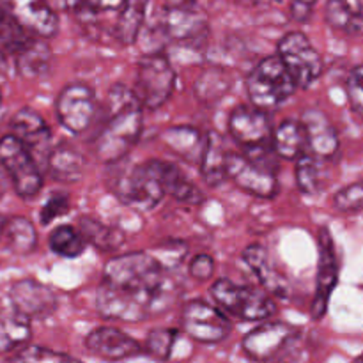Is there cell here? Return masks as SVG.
Here are the masks:
<instances>
[{"label":"cell","instance_id":"6da1fadb","mask_svg":"<svg viewBox=\"0 0 363 363\" xmlns=\"http://www.w3.org/2000/svg\"><path fill=\"white\" fill-rule=\"evenodd\" d=\"M181 284L147 252L116 255L105 264L96 291V308L105 319L138 323L169 312L181 296Z\"/></svg>","mask_w":363,"mask_h":363},{"label":"cell","instance_id":"7a4b0ae2","mask_svg":"<svg viewBox=\"0 0 363 363\" xmlns=\"http://www.w3.org/2000/svg\"><path fill=\"white\" fill-rule=\"evenodd\" d=\"M142 133V106L123 84L108 91V119L94 138V155L103 163H117L137 145Z\"/></svg>","mask_w":363,"mask_h":363},{"label":"cell","instance_id":"3957f363","mask_svg":"<svg viewBox=\"0 0 363 363\" xmlns=\"http://www.w3.org/2000/svg\"><path fill=\"white\" fill-rule=\"evenodd\" d=\"M296 91L293 78L277 55L262 59L247 78L250 105L268 112L286 103Z\"/></svg>","mask_w":363,"mask_h":363},{"label":"cell","instance_id":"277c9868","mask_svg":"<svg viewBox=\"0 0 363 363\" xmlns=\"http://www.w3.org/2000/svg\"><path fill=\"white\" fill-rule=\"evenodd\" d=\"M162 160H147L131 167L117 183V197L137 211H152L165 197Z\"/></svg>","mask_w":363,"mask_h":363},{"label":"cell","instance_id":"5b68a950","mask_svg":"<svg viewBox=\"0 0 363 363\" xmlns=\"http://www.w3.org/2000/svg\"><path fill=\"white\" fill-rule=\"evenodd\" d=\"M176 87V69L163 53H149L137 66L135 89H131L142 108L158 110L169 101Z\"/></svg>","mask_w":363,"mask_h":363},{"label":"cell","instance_id":"8992f818","mask_svg":"<svg viewBox=\"0 0 363 363\" xmlns=\"http://www.w3.org/2000/svg\"><path fill=\"white\" fill-rule=\"evenodd\" d=\"M211 296L223 312L241 321H264L277 311L275 301L268 294L229 279L216 280L211 286Z\"/></svg>","mask_w":363,"mask_h":363},{"label":"cell","instance_id":"52a82bcc","mask_svg":"<svg viewBox=\"0 0 363 363\" xmlns=\"http://www.w3.org/2000/svg\"><path fill=\"white\" fill-rule=\"evenodd\" d=\"M277 57L282 60L296 87H311L323 73L321 53L300 30H291L280 38Z\"/></svg>","mask_w":363,"mask_h":363},{"label":"cell","instance_id":"ba28073f","mask_svg":"<svg viewBox=\"0 0 363 363\" xmlns=\"http://www.w3.org/2000/svg\"><path fill=\"white\" fill-rule=\"evenodd\" d=\"M0 165L11 177L14 191L21 199H32L43 188V176L35 158L13 137L0 138Z\"/></svg>","mask_w":363,"mask_h":363},{"label":"cell","instance_id":"9c48e42d","mask_svg":"<svg viewBox=\"0 0 363 363\" xmlns=\"http://www.w3.org/2000/svg\"><path fill=\"white\" fill-rule=\"evenodd\" d=\"M57 119L60 126L73 135L89 130L96 116V94L84 82L67 84L57 96Z\"/></svg>","mask_w":363,"mask_h":363},{"label":"cell","instance_id":"30bf717a","mask_svg":"<svg viewBox=\"0 0 363 363\" xmlns=\"http://www.w3.org/2000/svg\"><path fill=\"white\" fill-rule=\"evenodd\" d=\"M181 328L202 344H218L233 332V325L222 311L206 301H188L181 311Z\"/></svg>","mask_w":363,"mask_h":363},{"label":"cell","instance_id":"8fae6325","mask_svg":"<svg viewBox=\"0 0 363 363\" xmlns=\"http://www.w3.org/2000/svg\"><path fill=\"white\" fill-rule=\"evenodd\" d=\"M225 172L227 179L233 181L240 190L259 199H273L279 191V181L273 169L252 156L229 152Z\"/></svg>","mask_w":363,"mask_h":363},{"label":"cell","instance_id":"7c38bea8","mask_svg":"<svg viewBox=\"0 0 363 363\" xmlns=\"http://www.w3.org/2000/svg\"><path fill=\"white\" fill-rule=\"evenodd\" d=\"M318 275H315V293L312 301V318H325L330 296L339 284V257H337L335 240L328 227L319 229L318 236Z\"/></svg>","mask_w":363,"mask_h":363},{"label":"cell","instance_id":"4fadbf2b","mask_svg":"<svg viewBox=\"0 0 363 363\" xmlns=\"http://www.w3.org/2000/svg\"><path fill=\"white\" fill-rule=\"evenodd\" d=\"M0 9L35 38L50 39L59 32V16L48 0H0Z\"/></svg>","mask_w":363,"mask_h":363},{"label":"cell","instance_id":"5bb4252c","mask_svg":"<svg viewBox=\"0 0 363 363\" xmlns=\"http://www.w3.org/2000/svg\"><path fill=\"white\" fill-rule=\"evenodd\" d=\"M9 301L13 312L28 321L48 318L59 305L55 291L34 279H23L14 282L9 289Z\"/></svg>","mask_w":363,"mask_h":363},{"label":"cell","instance_id":"9a60e30c","mask_svg":"<svg viewBox=\"0 0 363 363\" xmlns=\"http://www.w3.org/2000/svg\"><path fill=\"white\" fill-rule=\"evenodd\" d=\"M296 337V330L287 323H266L247 333L241 342L243 351L254 362H269L289 346Z\"/></svg>","mask_w":363,"mask_h":363},{"label":"cell","instance_id":"2e32d148","mask_svg":"<svg viewBox=\"0 0 363 363\" xmlns=\"http://www.w3.org/2000/svg\"><path fill=\"white\" fill-rule=\"evenodd\" d=\"M272 123L268 113L252 105H240L229 117V133L248 151L264 147L272 142Z\"/></svg>","mask_w":363,"mask_h":363},{"label":"cell","instance_id":"e0dca14e","mask_svg":"<svg viewBox=\"0 0 363 363\" xmlns=\"http://www.w3.org/2000/svg\"><path fill=\"white\" fill-rule=\"evenodd\" d=\"M85 347L89 353L106 362H123L144 353L142 344L113 326H101V328L92 330L85 337Z\"/></svg>","mask_w":363,"mask_h":363},{"label":"cell","instance_id":"ac0fdd59","mask_svg":"<svg viewBox=\"0 0 363 363\" xmlns=\"http://www.w3.org/2000/svg\"><path fill=\"white\" fill-rule=\"evenodd\" d=\"M300 124L305 135V151L323 160H330L337 155L339 135L330 117L323 110H305Z\"/></svg>","mask_w":363,"mask_h":363},{"label":"cell","instance_id":"d6986e66","mask_svg":"<svg viewBox=\"0 0 363 363\" xmlns=\"http://www.w3.org/2000/svg\"><path fill=\"white\" fill-rule=\"evenodd\" d=\"M162 28L174 41H194L208 32V20L201 11L183 2L169 4L163 11Z\"/></svg>","mask_w":363,"mask_h":363},{"label":"cell","instance_id":"ffe728a7","mask_svg":"<svg viewBox=\"0 0 363 363\" xmlns=\"http://www.w3.org/2000/svg\"><path fill=\"white\" fill-rule=\"evenodd\" d=\"M11 131L13 137L34 156V152L46 155L50 152V144H52V131L46 121L39 116L35 110L25 108L18 110L11 119Z\"/></svg>","mask_w":363,"mask_h":363},{"label":"cell","instance_id":"44dd1931","mask_svg":"<svg viewBox=\"0 0 363 363\" xmlns=\"http://www.w3.org/2000/svg\"><path fill=\"white\" fill-rule=\"evenodd\" d=\"M243 261L247 262L248 268L255 273L259 282L264 286L268 293L273 296L286 298L289 293V284H287L286 277L275 268L272 257H269L268 250L261 245H250L243 250Z\"/></svg>","mask_w":363,"mask_h":363},{"label":"cell","instance_id":"7402d4cb","mask_svg":"<svg viewBox=\"0 0 363 363\" xmlns=\"http://www.w3.org/2000/svg\"><path fill=\"white\" fill-rule=\"evenodd\" d=\"M332 179L328 160L318 158L305 151L296 160V183L301 194L318 195L325 190Z\"/></svg>","mask_w":363,"mask_h":363},{"label":"cell","instance_id":"603a6c76","mask_svg":"<svg viewBox=\"0 0 363 363\" xmlns=\"http://www.w3.org/2000/svg\"><path fill=\"white\" fill-rule=\"evenodd\" d=\"M85 160L73 145L57 144L48 152V170L50 176L62 183H77L84 176Z\"/></svg>","mask_w":363,"mask_h":363},{"label":"cell","instance_id":"cb8c5ba5","mask_svg":"<svg viewBox=\"0 0 363 363\" xmlns=\"http://www.w3.org/2000/svg\"><path fill=\"white\" fill-rule=\"evenodd\" d=\"M163 142L170 151L188 162L201 163L206 147V137L194 126H170L162 133Z\"/></svg>","mask_w":363,"mask_h":363},{"label":"cell","instance_id":"d4e9b609","mask_svg":"<svg viewBox=\"0 0 363 363\" xmlns=\"http://www.w3.org/2000/svg\"><path fill=\"white\" fill-rule=\"evenodd\" d=\"M16 57V69L25 80H39L50 71L52 50L41 38H32L30 43Z\"/></svg>","mask_w":363,"mask_h":363},{"label":"cell","instance_id":"484cf974","mask_svg":"<svg viewBox=\"0 0 363 363\" xmlns=\"http://www.w3.org/2000/svg\"><path fill=\"white\" fill-rule=\"evenodd\" d=\"M325 18L335 30L358 35L363 27L362 0H326Z\"/></svg>","mask_w":363,"mask_h":363},{"label":"cell","instance_id":"4316f807","mask_svg":"<svg viewBox=\"0 0 363 363\" xmlns=\"http://www.w3.org/2000/svg\"><path fill=\"white\" fill-rule=\"evenodd\" d=\"M78 230L84 236L85 243L92 245L101 252H117L126 241V234L123 230L106 225V223L91 218V216L78 218Z\"/></svg>","mask_w":363,"mask_h":363},{"label":"cell","instance_id":"83f0119b","mask_svg":"<svg viewBox=\"0 0 363 363\" xmlns=\"http://www.w3.org/2000/svg\"><path fill=\"white\" fill-rule=\"evenodd\" d=\"M151 0H123L119 7V16L116 23V35L123 45L130 46L138 39L142 25L147 14V6Z\"/></svg>","mask_w":363,"mask_h":363},{"label":"cell","instance_id":"f1b7e54d","mask_svg":"<svg viewBox=\"0 0 363 363\" xmlns=\"http://www.w3.org/2000/svg\"><path fill=\"white\" fill-rule=\"evenodd\" d=\"M230 151H227L223 145V138L216 135L215 131L206 137V147L201 158V172L202 177L208 181L211 186L223 183L227 179V156Z\"/></svg>","mask_w":363,"mask_h":363},{"label":"cell","instance_id":"f546056e","mask_svg":"<svg viewBox=\"0 0 363 363\" xmlns=\"http://www.w3.org/2000/svg\"><path fill=\"white\" fill-rule=\"evenodd\" d=\"M272 144L277 155L284 160H298L305 152L303 128L298 121H282L272 131Z\"/></svg>","mask_w":363,"mask_h":363},{"label":"cell","instance_id":"4dcf8cb0","mask_svg":"<svg viewBox=\"0 0 363 363\" xmlns=\"http://www.w3.org/2000/svg\"><path fill=\"white\" fill-rule=\"evenodd\" d=\"M2 238L7 248L16 255H28L38 247V233L34 223L25 216H11L6 220Z\"/></svg>","mask_w":363,"mask_h":363},{"label":"cell","instance_id":"1f68e13d","mask_svg":"<svg viewBox=\"0 0 363 363\" xmlns=\"http://www.w3.org/2000/svg\"><path fill=\"white\" fill-rule=\"evenodd\" d=\"M32 337L30 321L16 312L0 315V354L14 353L20 347L27 346Z\"/></svg>","mask_w":363,"mask_h":363},{"label":"cell","instance_id":"d6a6232c","mask_svg":"<svg viewBox=\"0 0 363 363\" xmlns=\"http://www.w3.org/2000/svg\"><path fill=\"white\" fill-rule=\"evenodd\" d=\"M162 181L165 195H172L177 201L188 202V204H199V202L204 201L202 191L172 163L163 162Z\"/></svg>","mask_w":363,"mask_h":363},{"label":"cell","instance_id":"836d02e7","mask_svg":"<svg viewBox=\"0 0 363 363\" xmlns=\"http://www.w3.org/2000/svg\"><path fill=\"white\" fill-rule=\"evenodd\" d=\"M48 243L52 252H55L59 257L66 259H77L84 254L85 243L84 236L80 234V230L73 225H59L50 233Z\"/></svg>","mask_w":363,"mask_h":363},{"label":"cell","instance_id":"e575fe53","mask_svg":"<svg viewBox=\"0 0 363 363\" xmlns=\"http://www.w3.org/2000/svg\"><path fill=\"white\" fill-rule=\"evenodd\" d=\"M35 38L25 30L13 16L0 9V52L4 55H18Z\"/></svg>","mask_w":363,"mask_h":363},{"label":"cell","instance_id":"d590c367","mask_svg":"<svg viewBox=\"0 0 363 363\" xmlns=\"http://www.w3.org/2000/svg\"><path fill=\"white\" fill-rule=\"evenodd\" d=\"M6 363H82L66 353L48 350L43 346H23L14 351Z\"/></svg>","mask_w":363,"mask_h":363},{"label":"cell","instance_id":"8d00e7d4","mask_svg":"<svg viewBox=\"0 0 363 363\" xmlns=\"http://www.w3.org/2000/svg\"><path fill=\"white\" fill-rule=\"evenodd\" d=\"M177 340V332L170 328H156L152 332L147 333V339H145L144 353L151 354L156 360H169L170 354H172L174 344Z\"/></svg>","mask_w":363,"mask_h":363},{"label":"cell","instance_id":"74e56055","mask_svg":"<svg viewBox=\"0 0 363 363\" xmlns=\"http://www.w3.org/2000/svg\"><path fill=\"white\" fill-rule=\"evenodd\" d=\"M363 204V186L360 181L342 188L333 195V206L342 213H358L362 211Z\"/></svg>","mask_w":363,"mask_h":363},{"label":"cell","instance_id":"f35d334b","mask_svg":"<svg viewBox=\"0 0 363 363\" xmlns=\"http://www.w3.org/2000/svg\"><path fill=\"white\" fill-rule=\"evenodd\" d=\"M66 213H69V197L66 194H60L55 191L48 197V201L43 204L41 213H39V222L43 225H48V223L55 222L57 218L64 216Z\"/></svg>","mask_w":363,"mask_h":363},{"label":"cell","instance_id":"ab89813d","mask_svg":"<svg viewBox=\"0 0 363 363\" xmlns=\"http://www.w3.org/2000/svg\"><path fill=\"white\" fill-rule=\"evenodd\" d=\"M363 67L358 64L350 71L346 80V94L350 106L357 116H362L363 112Z\"/></svg>","mask_w":363,"mask_h":363},{"label":"cell","instance_id":"60d3db41","mask_svg":"<svg viewBox=\"0 0 363 363\" xmlns=\"http://www.w3.org/2000/svg\"><path fill=\"white\" fill-rule=\"evenodd\" d=\"M188 272L199 282H208L215 275V261H213L211 255L199 254L191 259Z\"/></svg>","mask_w":363,"mask_h":363},{"label":"cell","instance_id":"b9f144b4","mask_svg":"<svg viewBox=\"0 0 363 363\" xmlns=\"http://www.w3.org/2000/svg\"><path fill=\"white\" fill-rule=\"evenodd\" d=\"M91 11H119L123 0H82Z\"/></svg>","mask_w":363,"mask_h":363},{"label":"cell","instance_id":"7bdbcfd3","mask_svg":"<svg viewBox=\"0 0 363 363\" xmlns=\"http://www.w3.org/2000/svg\"><path fill=\"white\" fill-rule=\"evenodd\" d=\"M291 16L296 21H301V23H303V21H307L308 18L312 16V7L291 2Z\"/></svg>","mask_w":363,"mask_h":363},{"label":"cell","instance_id":"ee69618b","mask_svg":"<svg viewBox=\"0 0 363 363\" xmlns=\"http://www.w3.org/2000/svg\"><path fill=\"white\" fill-rule=\"evenodd\" d=\"M9 80V59L0 52V84H6Z\"/></svg>","mask_w":363,"mask_h":363},{"label":"cell","instance_id":"f6af8a7d","mask_svg":"<svg viewBox=\"0 0 363 363\" xmlns=\"http://www.w3.org/2000/svg\"><path fill=\"white\" fill-rule=\"evenodd\" d=\"M315 2H318V0H293V4H301V6L312 7V9H314Z\"/></svg>","mask_w":363,"mask_h":363},{"label":"cell","instance_id":"bcb514c9","mask_svg":"<svg viewBox=\"0 0 363 363\" xmlns=\"http://www.w3.org/2000/svg\"><path fill=\"white\" fill-rule=\"evenodd\" d=\"M4 194H6V179H4L2 172H0V199H2Z\"/></svg>","mask_w":363,"mask_h":363},{"label":"cell","instance_id":"7dc6e473","mask_svg":"<svg viewBox=\"0 0 363 363\" xmlns=\"http://www.w3.org/2000/svg\"><path fill=\"white\" fill-rule=\"evenodd\" d=\"M4 225H6V218H4V216L0 215V238H2V230H4Z\"/></svg>","mask_w":363,"mask_h":363},{"label":"cell","instance_id":"c3c4849f","mask_svg":"<svg viewBox=\"0 0 363 363\" xmlns=\"http://www.w3.org/2000/svg\"><path fill=\"white\" fill-rule=\"evenodd\" d=\"M353 363H363V358H362V357H357V358H354V360H353Z\"/></svg>","mask_w":363,"mask_h":363},{"label":"cell","instance_id":"681fc988","mask_svg":"<svg viewBox=\"0 0 363 363\" xmlns=\"http://www.w3.org/2000/svg\"><path fill=\"white\" fill-rule=\"evenodd\" d=\"M262 2H280V0H262Z\"/></svg>","mask_w":363,"mask_h":363},{"label":"cell","instance_id":"f907efd6","mask_svg":"<svg viewBox=\"0 0 363 363\" xmlns=\"http://www.w3.org/2000/svg\"><path fill=\"white\" fill-rule=\"evenodd\" d=\"M0 105H2V92H0Z\"/></svg>","mask_w":363,"mask_h":363}]
</instances>
